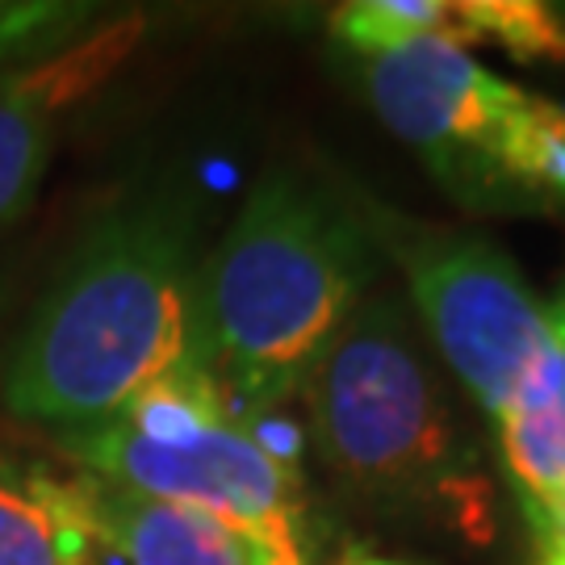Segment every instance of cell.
<instances>
[{
	"instance_id": "obj_1",
	"label": "cell",
	"mask_w": 565,
	"mask_h": 565,
	"mask_svg": "<svg viewBox=\"0 0 565 565\" xmlns=\"http://www.w3.org/2000/svg\"><path fill=\"white\" fill-rule=\"evenodd\" d=\"M198 231L189 184H147L105 205L0 361L4 411L72 436L193 364Z\"/></svg>"
},
{
	"instance_id": "obj_2",
	"label": "cell",
	"mask_w": 565,
	"mask_h": 565,
	"mask_svg": "<svg viewBox=\"0 0 565 565\" xmlns=\"http://www.w3.org/2000/svg\"><path fill=\"white\" fill-rule=\"evenodd\" d=\"M373 247L369 226L319 184L268 172L202 256L193 369L247 419L289 406L377 281Z\"/></svg>"
},
{
	"instance_id": "obj_3",
	"label": "cell",
	"mask_w": 565,
	"mask_h": 565,
	"mask_svg": "<svg viewBox=\"0 0 565 565\" xmlns=\"http://www.w3.org/2000/svg\"><path fill=\"white\" fill-rule=\"evenodd\" d=\"M310 440L356 507L390 524L494 536V482L394 289H369L306 377Z\"/></svg>"
},
{
	"instance_id": "obj_4",
	"label": "cell",
	"mask_w": 565,
	"mask_h": 565,
	"mask_svg": "<svg viewBox=\"0 0 565 565\" xmlns=\"http://www.w3.org/2000/svg\"><path fill=\"white\" fill-rule=\"evenodd\" d=\"M55 445L88 478L239 527L273 565H315L302 473L193 364L151 385L109 424L55 436Z\"/></svg>"
},
{
	"instance_id": "obj_5",
	"label": "cell",
	"mask_w": 565,
	"mask_h": 565,
	"mask_svg": "<svg viewBox=\"0 0 565 565\" xmlns=\"http://www.w3.org/2000/svg\"><path fill=\"white\" fill-rule=\"evenodd\" d=\"M361 223L403 268L411 310L424 319L440 361L494 419L553 335L548 302L486 235L427 231L373 202L361 205Z\"/></svg>"
},
{
	"instance_id": "obj_6",
	"label": "cell",
	"mask_w": 565,
	"mask_h": 565,
	"mask_svg": "<svg viewBox=\"0 0 565 565\" xmlns=\"http://www.w3.org/2000/svg\"><path fill=\"white\" fill-rule=\"evenodd\" d=\"M364 88L382 121L419 151L461 202L507 205L503 156L527 93L448 39H419L364 60Z\"/></svg>"
},
{
	"instance_id": "obj_7",
	"label": "cell",
	"mask_w": 565,
	"mask_h": 565,
	"mask_svg": "<svg viewBox=\"0 0 565 565\" xmlns=\"http://www.w3.org/2000/svg\"><path fill=\"white\" fill-rule=\"evenodd\" d=\"M139 18L93 25L51 55L0 67V239L30 214L63 118L130 60Z\"/></svg>"
},
{
	"instance_id": "obj_8",
	"label": "cell",
	"mask_w": 565,
	"mask_h": 565,
	"mask_svg": "<svg viewBox=\"0 0 565 565\" xmlns=\"http://www.w3.org/2000/svg\"><path fill=\"white\" fill-rule=\"evenodd\" d=\"M548 323L553 335L545 352L494 415L507 486L520 503L532 541L553 524L565 499V319L553 302Z\"/></svg>"
},
{
	"instance_id": "obj_9",
	"label": "cell",
	"mask_w": 565,
	"mask_h": 565,
	"mask_svg": "<svg viewBox=\"0 0 565 565\" xmlns=\"http://www.w3.org/2000/svg\"><path fill=\"white\" fill-rule=\"evenodd\" d=\"M88 515L118 565H273L239 527L202 515L193 507L163 503L139 490L88 478L72 469Z\"/></svg>"
},
{
	"instance_id": "obj_10",
	"label": "cell",
	"mask_w": 565,
	"mask_h": 565,
	"mask_svg": "<svg viewBox=\"0 0 565 565\" xmlns=\"http://www.w3.org/2000/svg\"><path fill=\"white\" fill-rule=\"evenodd\" d=\"M0 565H118L76 473L0 445Z\"/></svg>"
},
{
	"instance_id": "obj_11",
	"label": "cell",
	"mask_w": 565,
	"mask_h": 565,
	"mask_svg": "<svg viewBox=\"0 0 565 565\" xmlns=\"http://www.w3.org/2000/svg\"><path fill=\"white\" fill-rule=\"evenodd\" d=\"M331 34L364 60L419 39L469 46L465 0H348L331 13Z\"/></svg>"
},
{
	"instance_id": "obj_12",
	"label": "cell",
	"mask_w": 565,
	"mask_h": 565,
	"mask_svg": "<svg viewBox=\"0 0 565 565\" xmlns=\"http://www.w3.org/2000/svg\"><path fill=\"white\" fill-rule=\"evenodd\" d=\"M507 202L565 205V105L527 93L503 156Z\"/></svg>"
},
{
	"instance_id": "obj_13",
	"label": "cell",
	"mask_w": 565,
	"mask_h": 565,
	"mask_svg": "<svg viewBox=\"0 0 565 565\" xmlns=\"http://www.w3.org/2000/svg\"><path fill=\"white\" fill-rule=\"evenodd\" d=\"M469 46L499 42L515 60L565 63V21L541 0H465Z\"/></svg>"
},
{
	"instance_id": "obj_14",
	"label": "cell",
	"mask_w": 565,
	"mask_h": 565,
	"mask_svg": "<svg viewBox=\"0 0 565 565\" xmlns=\"http://www.w3.org/2000/svg\"><path fill=\"white\" fill-rule=\"evenodd\" d=\"M93 4L63 0H0V67L51 55L88 34L97 18Z\"/></svg>"
},
{
	"instance_id": "obj_15",
	"label": "cell",
	"mask_w": 565,
	"mask_h": 565,
	"mask_svg": "<svg viewBox=\"0 0 565 565\" xmlns=\"http://www.w3.org/2000/svg\"><path fill=\"white\" fill-rule=\"evenodd\" d=\"M532 565H565V499L553 515V524L536 536V562Z\"/></svg>"
},
{
	"instance_id": "obj_16",
	"label": "cell",
	"mask_w": 565,
	"mask_h": 565,
	"mask_svg": "<svg viewBox=\"0 0 565 565\" xmlns=\"http://www.w3.org/2000/svg\"><path fill=\"white\" fill-rule=\"evenodd\" d=\"M335 565H411V562H398V557H382V553H369V548H348Z\"/></svg>"
},
{
	"instance_id": "obj_17",
	"label": "cell",
	"mask_w": 565,
	"mask_h": 565,
	"mask_svg": "<svg viewBox=\"0 0 565 565\" xmlns=\"http://www.w3.org/2000/svg\"><path fill=\"white\" fill-rule=\"evenodd\" d=\"M553 306L562 310V319H565V289H562V294H557V298H553Z\"/></svg>"
}]
</instances>
